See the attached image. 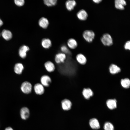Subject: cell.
Returning <instances> with one entry per match:
<instances>
[{"mask_svg": "<svg viewBox=\"0 0 130 130\" xmlns=\"http://www.w3.org/2000/svg\"><path fill=\"white\" fill-rule=\"evenodd\" d=\"M100 39L102 43L105 46H110L112 45L113 43L112 37L110 34L108 33L103 34Z\"/></svg>", "mask_w": 130, "mask_h": 130, "instance_id": "cell-1", "label": "cell"}, {"mask_svg": "<svg viewBox=\"0 0 130 130\" xmlns=\"http://www.w3.org/2000/svg\"><path fill=\"white\" fill-rule=\"evenodd\" d=\"M83 36L86 41L91 43L93 41L95 38V34L94 32L92 30H87L83 32Z\"/></svg>", "mask_w": 130, "mask_h": 130, "instance_id": "cell-2", "label": "cell"}, {"mask_svg": "<svg viewBox=\"0 0 130 130\" xmlns=\"http://www.w3.org/2000/svg\"><path fill=\"white\" fill-rule=\"evenodd\" d=\"M21 89L24 93L28 94L31 93L32 89V86L31 84L28 81L23 82L21 84Z\"/></svg>", "mask_w": 130, "mask_h": 130, "instance_id": "cell-3", "label": "cell"}, {"mask_svg": "<svg viewBox=\"0 0 130 130\" xmlns=\"http://www.w3.org/2000/svg\"><path fill=\"white\" fill-rule=\"evenodd\" d=\"M40 83L44 87H49L52 82L51 78L48 75H44L42 76L40 79Z\"/></svg>", "mask_w": 130, "mask_h": 130, "instance_id": "cell-4", "label": "cell"}, {"mask_svg": "<svg viewBox=\"0 0 130 130\" xmlns=\"http://www.w3.org/2000/svg\"><path fill=\"white\" fill-rule=\"evenodd\" d=\"M61 104L62 109L65 111L70 110L72 105L71 101L67 98H65L62 100L61 102Z\"/></svg>", "mask_w": 130, "mask_h": 130, "instance_id": "cell-5", "label": "cell"}, {"mask_svg": "<svg viewBox=\"0 0 130 130\" xmlns=\"http://www.w3.org/2000/svg\"><path fill=\"white\" fill-rule=\"evenodd\" d=\"M66 58L65 54L63 52H59L57 53L55 55L54 60L58 64L63 63L65 62Z\"/></svg>", "mask_w": 130, "mask_h": 130, "instance_id": "cell-6", "label": "cell"}, {"mask_svg": "<svg viewBox=\"0 0 130 130\" xmlns=\"http://www.w3.org/2000/svg\"><path fill=\"white\" fill-rule=\"evenodd\" d=\"M44 87L40 83H38L35 84L33 87L35 93L39 95H43L45 92Z\"/></svg>", "mask_w": 130, "mask_h": 130, "instance_id": "cell-7", "label": "cell"}, {"mask_svg": "<svg viewBox=\"0 0 130 130\" xmlns=\"http://www.w3.org/2000/svg\"><path fill=\"white\" fill-rule=\"evenodd\" d=\"M44 67L46 70L48 72L51 73L54 71L55 67L54 64L52 61H48L44 64Z\"/></svg>", "mask_w": 130, "mask_h": 130, "instance_id": "cell-8", "label": "cell"}, {"mask_svg": "<svg viewBox=\"0 0 130 130\" xmlns=\"http://www.w3.org/2000/svg\"><path fill=\"white\" fill-rule=\"evenodd\" d=\"M38 24L41 28L46 29L48 26L49 22L47 18L43 17L41 18L39 20Z\"/></svg>", "mask_w": 130, "mask_h": 130, "instance_id": "cell-9", "label": "cell"}, {"mask_svg": "<svg viewBox=\"0 0 130 130\" xmlns=\"http://www.w3.org/2000/svg\"><path fill=\"white\" fill-rule=\"evenodd\" d=\"M126 5L125 0H115V6L116 8L119 10H123L124 9V6Z\"/></svg>", "mask_w": 130, "mask_h": 130, "instance_id": "cell-10", "label": "cell"}, {"mask_svg": "<svg viewBox=\"0 0 130 130\" xmlns=\"http://www.w3.org/2000/svg\"><path fill=\"white\" fill-rule=\"evenodd\" d=\"M20 115L22 119L26 120L30 116V111L29 109L26 107L22 108L20 111Z\"/></svg>", "mask_w": 130, "mask_h": 130, "instance_id": "cell-11", "label": "cell"}, {"mask_svg": "<svg viewBox=\"0 0 130 130\" xmlns=\"http://www.w3.org/2000/svg\"><path fill=\"white\" fill-rule=\"evenodd\" d=\"M78 18L80 20L84 21L86 20L88 17V14L86 12L84 9L79 11L77 13Z\"/></svg>", "mask_w": 130, "mask_h": 130, "instance_id": "cell-12", "label": "cell"}, {"mask_svg": "<svg viewBox=\"0 0 130 130\" xmlns=\"http://www.w3.org/2000/svg\"><path fill=\"white\" fill-rule=\"evenodd\" d=\"M29 50V47L23 45L21 46L19 50V54L20 57L25 58L26 56V52Z\"/></svg>", "mask_w": 130, "mask_h": 130, "instance_id": "cell-13", "label": "cell"}, {"mask_svg": "<svg viewBox=\"0 0 130 130\" xmlns=\"http://www.w3.org/2000/svg\"><path fill=\"white\" fill-rule=\"evenodd\" d=\"M89 125L91 127L94 129H98L100 128V125L98 120L96 118H92L89 121Z\"/></svg>", "mask_w": 130, "mask_h": 130, "instance_id": "cell-14", "label": "cell"}, {"mask_svg": "<svg viewBox=\"0 0 130 130\" xmlns=\"http://www.w3.org/2000/svg\"><path fill=\"white\" fill-rule=\"evenodd\" d=\"M108 107L110 110H113L117 107V101L115 99H108L106 102Z\"/></svg>", "mask_w": 130, "mask_h": 130, "instance_id": "cell-15", "label": "cell"}, {"mask_svg": "<svg viewBox=\"0 0 130 130\" xmlns=\"http://www.w3.org/2000/svg\"><path fill=\"white\" fill-rule=\"evenodd\" d=\"M67 47L71 49H74L77 46L78 44L76 40L72 38L69 39L67 42Z\"/></svg>", "mask_w": 130, "mask_h": 130, "instance_id": "cell-16", "label": "cell"}, {"mask_svg": "<svg viewBox=\"0 0 130 130\" xmlns=\"http://www.w3.org/2000/svg\"><path fill=\"white\" fill-rule=\"evenodd\" d=\"M82 94L85 99H89L90 97L93 96V93L92 90L90 88H85L82 91Z\"/></svg>", "mask_w": 130, "mask_h": 130, "instance_id": "cell-17", "label": "cell"}, {"mask_svg": "<svg viewBox=\"0 0 130 130\" xmlns=\"http://www.w3.org/2000/svg\"><path fill=\"white\" fill-rule=\"evenodd\" d=\"M41 44L42 46L45 49L49 48L52 45L51 40L50 39L47 38L43 39L41 40Z\"/></svg>", "mask_w": 130, "mask_h": 130, "instance_id": "cell-18", "label": "cell"}, {"mask_svg": "<svg viewBox=\"0 0 130 130\" xmlns=\"http://www.w3.org/2000/svg\"><path fill=\"white\" fill-rule=\"evenodd\" d=\"M76 60L82 65L85 64L87 62V59L85 56L82 53H79L76 56Z\"/></svg>", "mask_w": 130, "mask_h": 130, "instance_id": "cell-19", "label": "cell"}, {"mask_svg": "<svg viewBox=\"0 0 130 130\" xmlns=\"http://www.w3.org/2000/svg\"><path fill=\"white\" fill-rule=\"evenodd\" d=\"M76 5V2L74 0H68L65 3L66 7L69 11L73 10Z\"/></svg>", "mask_w": 130, "mask_h": 130, "instance_id": "cell-20", "label": "cell"}, {"mask_svg": "<svg viewBox=\"0 0 130 130\" xmlns=\"http://www.w3.org/2000/svg\"><path fill=\"white\" fill-rule=\"evenodd\" d=\"M110 72L112 74H115L120 72L121 71L120 67L117 65L112 64L109 67Z\"/></svg>", "mask_w": 130, "mask_h": 130, "instance_id": "cell-21", "label": "cell"}, {"mask_svg": "<svg viewBox=\"0 0 130 130\" xmlns=\"http://www.w3.org/2000/svg\"><path fill=\"white\" fill-rule=\"evenodd\" d=\"M1 34L3 37L7 40H10L12 37V33L10 31L8 30H3Z\"/></svg>", "mask_w": 130, "mask_h": 130, "instance_id": "cell-22", "label": "cell"}, {"mask_svg": "<svg viewBox=\"0 0 130 130\" xmlns=\"http://www.w3.org/2000/svg\"><path fill=\"white\" fill-rule=\"evenodd\" d=\"M23 65L20 63H17L15 65L14 70L15 72L17 74H20L24 69Z\"/></svg>", "mask_w": 130, "mask_h": 130, "instance_id": "cell-23", "label": "cell"}, {"mask_svg": "<svg viewBox=\"0 0 130 130\" xmlns=\"http://www.w3.org/2000/svg\"><path fill=\"white\" fill-rule=\"evenodd\" d=\"M121 84L123 88L126 89L128 88L130 86V80L127 78L122 79L121 81Z\"/></svg>", "mask_w": 130, "mask_h": 130, "instance_id": "cell-24", "label": "cell"}, {"mask_svg": "<svg viewBox=\"0 0 130 130\" xmlns=\"http://www.w3.org/2000/svg\"><path fill=\"white\" fill-rule=\"evenodd\" d=\"M45 5L49 6L55 5L56 4L57 0H43Z\"/></svg>", "mask_w": 130, "mask_h": 130, "instance_id": "cell-25", "label": "cell"}, {"mask_svg": "<svg viewBox=\"0 0 130 130\" xmlns=\"http://www.w3.org/2000/svg\"><path fill=\"white\" fill-rule=\"evenodd\" d=\"M104 130H114L113 125L110 123L107 122L105 123L104 126Z\"/></svg>", "mask_w": 130, "mask_h": 130, "instance_id": "cell-26", "label": "cell"}, {"mask_svg": "<svg viewBox=\"0 0 130 130\" xmlns=\"http://www.w3.org/2000/svg\"><path fill=\"white\" fill-rule=\"evenodd\" d=\"M60 49L62 52L65 54H69L70 52L68 47L65 45L62 46L60 47Z\"/></svg>", "mask_w": 130, "mask_h": 130, "instance_id": "cell-27", "label": "cell"}, {"mask_svg": "<svg viewBox=\"0 0 130 130\" xmlns=\"http://www.w3.org/2000/svg\"><path fill=\"white\" fill-rule=\"evenodd\" d=\"M15 4L18 6H22L25 3L24 0H14Z\"/></svg>", "mask_w": 130, "mask_h": 130, "instance_id": "cell-28", "label": "cell"}, {"mask_svg": "<svg viewBox=\"0 0 130 130\" xmlns=\"http://www.w3.org/2000/svg\"><path fill=\"white\" fill-rule=\"evenodd\" d=\"M124 48L126 50H130V41L129 40L127 41L124 45Z\"/></svg>", "mask_w": 130, "mask_h": 130, "instance_id": "cell-29", "label": "cell"}, {"mask_svg": "<svg viewBox=\"0 0 130 130\" xmlns=\"http://www.w3.org/2000/svg\"><path fill=\"white\" fill-rule=\"evenodd\" d=\"M95 3H100L102 0H92Z\"/></svg>", "mask_w": 130, "mask_h": 130, "instance_id": "cell-30", "label": "cell"}, {"mask_svg": "<svg viewBox=\"0 0 130 130\" xmlns=\"http://www.w3.org/2000/svg\"><path fill=\"white\" fill-rule=\"evenodd\" d=\"M5 130H13V129L10 127H8L6 128Z\"/></svg>", "mask_w": 130, "mask_h": 130, "instance_id": "cell-31", "label": "cell"}, {"mask_svg": "<svg viewBox=\"0 0 130 130\" xmlns=\"http://www.w3.org/2000/svg\"><path fill=\"white\" fill-rule=\"evenodd\" d=\"M3 23L2 21L0 18V27L3 25Z\"/></svg>", "mask_w": 130, "mask_h": 130, "instance_id": "cell-32", "label": "cell"}, {"mask_svg": "<svg viewBox=\"0 0 130 130\" xmlns=\"http://www.w3.org/2000/svg\"></svg>", "mask_w": 130, "mask_h": 130, "instance_id": "cell-33", "label": "cell"}]
</instances>
